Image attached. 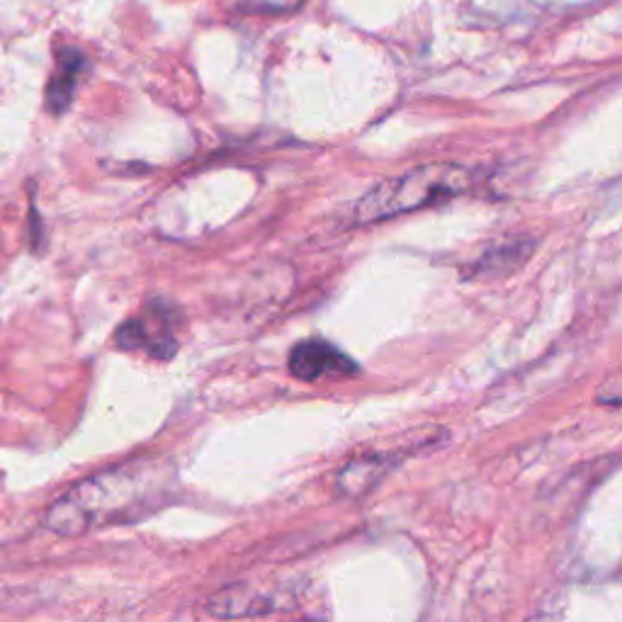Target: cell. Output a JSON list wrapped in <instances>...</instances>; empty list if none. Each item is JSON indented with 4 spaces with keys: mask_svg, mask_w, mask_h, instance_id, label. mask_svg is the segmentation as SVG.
Returning <instances> with one entry per match:
<instances>
[{
    "mask_svg": "<svg viewBox=\"0 0 622 622\" xmlns=\"http://www.w3.org/2000/svg\"><path fill=\"white\" fill-rule=\"evenodd\" d=\"M598 401L603 403H622V369L618 375L610 377L598 391Z\"/></svg>",
    "mask_w": 622,
    "mask_h": 622,
    "instance_id": "obj_8",
    "label": "cell"
},
{
    "mask_svg": "<svg viewBox=\"0 0 622 622\" xmlns=\"http://www.w3.org/2000/svg\"><path fill=\"white\" fill-rule=\"evenodd\" d=\"M204 608L210 615L226 618V620L268 615L272 613V610L282 608V596L263 591V588H256L250 584H236L207 598Z\"/></svg>",
    "mask_w": 622,
    "mask_h": 622,
    "instance_id": "obj_4",
    "label": "cell"
},
{
    "mask_svg": "<svg viewBox=\"0 0 622 622\" xmlns=\"http://www.w3.org/2000/svg\"><path fill=\"white\" fill-rule=\"evenodd\" d=\"M477 180V171L455 163H431L397 178L377 183L355 202L353 216L357 224H375L395 216L443 204L467 192Z\"/></svg>",
    "mask_w": 622,
    "mask_h": 622,
    "instance_id": "obj_2",
    "label": "cell"
},
{
    "mask_svg": "<svg viewBox=\"0 0 622 622\" xmlns=\"http://www.w3.org/2000/svg\"><path fill=\"white\" fill-rule=\"evenodd\" d=\"M535 244L530 238H516V242H504L486 248L482 258H477L467 275L472 280H491L510 275L513 270L526 266V260L532 256Z\"/></svg>",
    "mask_w": 622,
    "mask_h": 622,
    "instance_id": "obj_5",
    "label": "cell"
},
{
    "mask_svg": "<svg viewBox=\"0 0 622 622\" xmlns=\"http://www.w3.org/2000/svg\"><path fill=\"white\" fill-rule=\"evenodd\" d=\"M395 460L389 455H363L355 457L353 462H348L341 472H338V489L343 491L345 496H363L373 489L377 482H382Z\"/></svg>",
    "mask_w": 622,
    "mask_h": 622,
    "instance_id": "obj_7",
    "label": "cell"
},
{
    "mask_svg": "<svg viewBox=\"0 0 622 622\" xmlns=\"http://www.w3.org/2000/svg\"><path fill=\"white\" fill-rule=\"evenodd\" d=\"M85 69H89V59H85L79 49L73 47L61 49L57 73H54V79L47 85V107L54 115L69 110V105L73 101L75 81H79V75Z\"/></svg>",
    "mask_w": 622,
    "mask_h": 622,
    "instance_id": "obj_6",
    "label": "cell"
},
{
    "mask_svg": "<svg viewBox=\"0 0 622 622\" xmlns=\"http://www.w3.org/2000/svg\"><path fill=\"white\" fill-rule=\"evenodd\" d=\"M176 489V472L161 457H137L103 469L51 501L45 526L61 538L127 526L146 518L168 501Z\"/></svg>",
    "mask_w": 622,
    "mask_h": 622,
    "instance_id": "obj_1",
    "label": "cell"
},
{
    "mask_svg": "<svg viewBox=\"0 0 622 622\" xmlns=\"http://www.w3.org/2000/svg\"><path fill=\"white\" fill-rule=\"evenodd\" d=\"M290 373L297 379L314 382L326 375H336V377L355 375L357 365L331 343L304 341L300 345H294V351L290 353Z\"/></svg>",
    "mask_w": 622,
    "mask_h": 622,
    "instance_id": "obj_3",
    "label": "cell"
}]
</instances>
